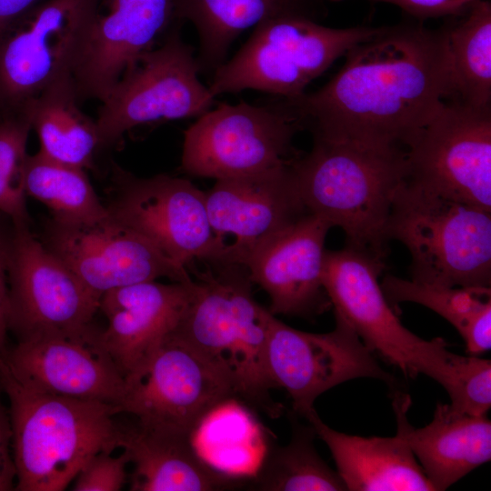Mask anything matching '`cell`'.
Here are the masks:
<instances>
[{
  "label": "cell",
  "mask_w": 491,
  "mask_h": 491,
  "mask_svg": "<svg viewBox=\"0 0 491 491\" xmlns=\"http://www.w3.org/2000/svg\"><path fill=\"white\" fill-rule=\"evenodd\" d=\"M31 130L25 112L0 115V213L15 226H30L25 190V164Z\"/></svg>",
  "instance_id": "cell-31"
},
{
  "label": "cell",
  "mask_w": 491,
  "mask_h": 491,
  "mask_svg": "<svg viewBox=\"0 0 491 491\" xmlns=\"http://www.w3.org/2000/svg\"><path fill=\"white\" fill-rule=\"evenodd\" d=\"M98 14L73 77L80 101L102 102L124 72L174 22L172 0H109Z\"/></svg>",
  "instance_id": "cell-21"
},
{
  "label": "cell",
  "mask_w": 491,
  "mask_h": 491,
  "mask_svg": "<svg viewBox=\"0 0 491 491\" xmlns=\"http://www.w3.org/2000/svg\"><path fill=\"white\" fill-rule=\"evenodd\" d=\"M314 428L292 421L286 446L271 444L250 487L261 491H345L346 485L317 453Z\"/></svg>",
  "instance_id": "cell-30"
},
{
  "label": "cell",
  "mask_w": 491,
  "mask_h": 491,
  "mask_svg": "<svg viewBox=\"0 0 491 491\" xmlns=\"http://www.w3.org/2000/svg\"><path fill=\"white\" fill-rule=\"evenodd\" d=\"M331 227L308 213L265 239L249 256L245 266L252 283L269 296L273 315L311 317L331 305L322 281Z\"/></svg>",
  "instance_id": "cell-18"
},
{
  "label": "cell",
  "mask_w": 491,
  "mask_h": 491,
  "mask_svg": "<svg viewBox=\"0 0 491 491\" xmlns=\"http://www.w3.org/2000/svg\"><path fill=\"white\" fill-rule=\"evenodd\" d=\"M304 417L328 446L346 490H435L408 445L397 435L363 437L341 433L326 425L315 408Z\"/></svg>",
  "instance_id": "cell-24"
},
{
  "label": "cell",
  "mask_w": 491,
  "mask_h": 491,
  "mask_svg": "<svg viewBox=\"0 0 491 491\" xmlns=\"http://www.w3.org/2000/svg\"><path fill=\"white\" fill-rule=\"evenodd\" d=\"M290 167L308 213L342 228L346 246L385 260L392 202L407 177L406 149L313 136Z\"/></svg>",
  "instance_id": "cell-4"
},
{
  "label": "cell",
  "mask_w": 491,
  "mask_h": 491,
  "mask_svg": "<svg viewBox=\"0 0 491 491\" xmlns=\"http://www.w3.org/2000/svg\"><path fill=\"white\" fill-rule=\"evenodd\" d=\"M291 162L252 175L217 179L205 192L218 246L215 262L245 266L265 239L308 214L297 191Z\"/></svg>",
  "instance_id": "cell-17"
},
{
  "label": "cell",
  "mask_w": 491,
  "mask_h": 491,
  "mask_svg": "<svg viewBox=\"0 0 491 491\" xmlns=\"http://www.w3.org/2000/svg\"><path fill=\"white\" fill-rule=\"evenodd\" d=\"M73 75L45 88L25 108L36 133L42 154L57 162L83 168L95 166L100 150L95 120L78 105Z\"/></svg>",
  "instance_id": "cell-26"
},
{
  "label": "cell",
  "mask_w": 491,
  "mask_h": 491,
  "mask_svg": "<svg viewBox=\"0 0 491 491\" xmlns=\"http://www.w3.org/2000/svg\"><path fill=\"white\" fill-rule=\"evenodd\" d=\"M313 93L284 98L312 136L406 147L453 96L446 29L411 19L381 26Z\"/></svg>",
  "instance_id": "cell-1"
},
{
  "label": "cell",
  "mask_w": 491,
  "mask_h": 491,
  "mask_svg": "<svg viewBox=\"0 0 491 491\" xmlns=\"http://www.w3.org/2000/svg\"><path fill=\"white\" fill-rule=\"evenodd\" d=\"M40 241L99 297L115 288L161 277L193 281L185 266L110 215L88 223L50 218Z\"/></svg>",
  "instance_id": "cell-16"
},
{
  "label": "cell",
  "mask_w": 491,
  "mask_h": 491,
  "mask_svg": "<svg viewBox=\"0 0 491 491\" xmlns=\"http://www.w3.org/2000/svg\"><path fill=\"white\" fill-rule=\"evenodd\" d=\"M100 330L77 336L18 341L5 350L12 366L38 386L59 396L121 406L125 377L99 343Z\"/></svg>",
  "instance_id": "cell-19"
},
{
  "label": "cell",
  "mask_w": 491,
  "mask_h": 491,
  "mask_svg": "<svg viewBox=\"0 0 491 491\" xmlns=\"http://www.w3.org/2000/svg\"><path fill=\"white\" fill-rule=\"evenodd\" d=\"M380 286L392 306L413 302L446 319L461 335L471 356L491 348L490 286H446L395 276H386Z\"/></svg>",
  "instance_id": "cell-27"
},
{
  "label": "cell",
  "mask_w": 491,
  "mask_h": 491,
  "mask_svg": "<svg viewBox=\"0 0 491 491\" xmlns=\"http://www.w3.org/2000/svg\"><path fill=\"white\" fill-rule=\"evenodd\" d=\"M336 327L325 334L295 329L271 314L266 350L274 387L284 388L293 411L304 416L323 393L346 381L371 377L396 385L351 326L335 314Z\"/></svg>",
  "instance_id": "cell-15"
},
{
  "label": "cell",
  "mask_w": 491,
  "mask_h": 491,
  "mask_svg": "<svg viewBox=\"0 0 491 491\" xmlns=\"http://www.w3.org/2000/svg\"><path fill=\"white\" fill-rule=\"evenodd\" d=\"M204 264L202 271L186 267L196 277L195 293L172 332L230 376L238 400L276 417L282 406L270 396L266 358L272 313L255 300L245 266Z\"/></svg>",
  "instance_id": "cell-5"
},
{
  "label": "cell",
  "mask_w": 491,
  "mask_h": 491,
  "mask_svg": "<svg viewBox=\"0 0 491 491\" xmlns=\"http://www.w3.org/2000/svg\"><path fill=\"white\" fill-rule=\"evenodd\" d=\"M406 155L408 181L491 213V106L444 101Z\"/></svg>",
  "instance_id": "cell-13"
},
{
  "label": "cell",
  "mask_w": 491,
  "mask_h": 491,
  "mask_svg": "<svg viewBox=\"0 0 491 491\" xmlns=\"http://www.w3.org/2000/svg\"><path fill=\"white\" fill-rule=\"evenodd\" d=\"M5 215L0 218V352L5 348L8 327V257L13 224Z\"/></svg>",
  "instance_id": "cell-34"
},
{
  "label": "cell",
  "mask_w": 491,
  "mask_h": 491,
  "mask_svg": "<svg viewBox=\"0 0 491 491\" xmlns=\"http://www.w3.org/2000/svg\"><path fill=\"white\" fill-rule=\"evenodd\" d=\"M339 2L344 0H328ZM386 3L398 6L412 19L424 22L438 17H453L463 15L476 0H366Z\"/></svg>",
  "instance_id": "cell-33"
},
{
  "label": "cell",
  "mask_w": 491,
  "mask_h": 491,
  "mask_svg": "<svg viewBox=\"0 0 491 491\" xmlns=\"http://www.w3.org/2000/svg\"><path fill=\"white\" fill-rule=\"evenodd\" d=\"M118 447L134 464L130 490H223L239 481L209 466L195 451L193 438L140 425H120Z\"/></svg>",
  "instance_id": "cell-23"
},
{
  "label": "cell",
  "mask_w": 491,
  "mask_h": 491,
  "mask_svg": "<svg viewBox=\"0 0 491 491\" xmlns=\"http://www.w3.org/2000/svg\"><path fill=\"white\" fill-rule=\"evenodd\" d=\"M386 235L409 251L412 280L446 286H490V212L406 179L395 194Z\"/></svg>",
  "instance_id": "cell-6"
},
{
  "label": "cell",
  "mask_w": 491,
  "mask_h": 491,
  "mask_svg": "<svg viewBox=\"0 0 491 491\" xmlns=\"http://www.w3.org/2000/svg\"><path fill=\"white\" fill-rule=\"evenodd\" d=\"M0 352V388L9 402L15 489L62 491L85 464L118 447L117 406L51 393Z\"/></svg>",
  "instance_id": "cell-3"
},
{
  "label": "cell",
  "mask_w": 491,
  "mask_h": 491,
  "mask_svg": "<svg viewBox=\"0 0 491 491\" xmlns=\"http://www.w3.org/2000/svg\"><path fill=\"white\" fill-rule=\"evenodd\" d=\"M15 466L12 450V429L9 412L0 398V491L14 489Z\"/></svg>",
  "instance_id": "cell-35"
},
{
  "label": "cell",
  "mask_w": 491,
  "mask_h": 491,
  "mask_svg": "<svg viewBox=\"0 0 491 491\" xmlns=\"http://www.w3.org/2000/svg\"><path fill=\"white\" fill-rule=\"evenodd\" d=\"M303 130L280 97L266 105L220 103L184 132L180 169L215 180L252 175L289 164Z\"/></svg>",
  "instance_id": "cell-10"
},
{
  "label": "cell",
  "mask_w": 491,
  "mask_h": 491,
  "mask_svg": "<svg viewBox=\"0 0 491 491\" xmlns=\"http://www.w3.org/2000/svg\"><path fill=\"white\" fill-rule=\"evenodd\" d=\"M396 435L408 445L435 490H446L491 458V422L486 415L454 412L437 403L433 420L415 428L407 420L408 395L392 397Z\"/></svg>",
  "instance_id": "cell-22"
},
{
  "label": "cell",
  "mask_w": 491,
  "mask_h": 491,
  "mask_svg": "<svg viewBox=\"0 0 491 491\" xmlns=\"http://www.w3.org/2000/svg\"><path fill=\"white\" fill-rule=\"evenodd\" d=\"M37 0H0V35L19 20Z\"/></svg>",
  "instance_id": "cell-36"
},
{
  "label": "cell",
  "mask_w": 491,
  "mask_h": 491,
  "mask_svg": "<svg viewBox=\"0 0 491 491\" xmlns=\"http://www.w3.org/2000/svg\"><path fill=\"white\" fill-rule=\"evenodd\" d=\"M105 206L115 220L185 268L218 258L205 192L187 179L165 174L138 177L114 165Z\"/></svg>",
  "instance_id": "cell-14"
},
{
  "label": "cell",
  "mask_w": 491,
  "mask_h": 491,
  "mask_svg": "<svg viewBox=\"0 0 491 491\" xmlns=\"http://www.w3.org/2000/svg\"><path fill=\"white\" fill-rule=\"evenodd\" d=\"M102 0H46L0 35V115L23 113L57 80L73 75Z\"/></svg>",
  "instance_id": "cell-9"
},
{
  "label": "cell",
  "mask_w": 491,
  "mask_h": 491,
  "mask_svg": "<svg viewBox=\"0 0 491 491\" xmlns=\"http://www.w3.org/2000/svg\"><path fill=\"white\" fill-rule=\"evenodd\" d=\"M8 327L18 341L85 334L100 297L50 252L29 225H13L8 257Z\"/></svg>",
  "instance_id": "cell-12"
},
{
  "label": "cell",
  "mask_w": 491,
  "mask_h": 491,
  "mask_svg": "<svg viewBox=\"0 0 491 491\" xmlns=\"http://www.w3.org/2000/svg\"><path fill=\"white\" fill-rule=\"evenodd\" d=\"M384 260L348 246L326 250L322 281L335 314L345 319L365 346L406 376L425 375L447 392L455 412L478 410L491 399V363L456 355L446 340H426L409 331L386 300L378 276Z\"/></svg>",
  "instance_id": "cell-2"
},
{
  "label": "cell",
  "mask_w": 491,
  "mask_h": 491,
  "mask_svg": "<svg viewBox=\"0 0 491 491\" xmlns=\"http://www.w3.org/2000/svg\"><path fill=\"white\" fill-rule=\"evenodd\" d=\"M195 282L156 280L110 290L100 297L99 311L107 326L99 343L128 377L147 362L175 327L195 293Z\"/></svg>",
  "instance_id": "cell-20"
},
{
  "label": "cell",
  "mask_w": 491,
  "mask_h": 491,
  "mask_svg": "<svg viewBox=\"0 0 491 491\" xmlns=\"http://www.w3.org/2000/svg\"><path fill=\"white\" fill-rule=\"evenodd\" d=\"M323 0H172L174 21L191 23L199 41L200 73H214L246 30L283 15L317 21Z\"/></svg>",
  "instance_id": "cell-25"
},
{
  "label": "cell",
  "mask_w": 491,
  "mask_h": 491,
  "mask_svg": "<svg viewBox=\"0 0 491 491\" xmlns=\"http://www.w3.org/2000/svg\"><path fill=\"white\" fill-rule=\"evenodd\" d=\"M25 190L59 222L88 223L109 215L85 169L53 160L40 151L26 156Z\"/></svg>",
  "instance_id": "cell-29"
},
{
  "label": "cell",
  "mask_w": 491,
  "mask_h": 491,
  "mask_svg": "<svg viewBox=\"0 0 491 491\" xmlns=\"http://www.w3.org/2000/svg\"><path fill=\"white\" fill-rule=\"evenodd\" d=\"M125 381L121 414L133 415L144 426L191 438L217 407L237 399L230 376L172 331Z\"/></svg>",
  "instance_id": "cell-11"
},
{
  "label": "cell",
  "mask_w": 491,
  "mask_h": 491,
  "mask_svg": "<svg viewBox=\"0 0 491 491\" xmlns=\"http://www.w3.org/2000/svg\"><path fill=\"white\" fill-rule=\"evenodd\" d=\"M444 25L453 96L465 104L491 106V4L476 0Z\"/></svg>",
  "instance_id": "cell-28"
},
{
  "label": "cell",
  "mask_w": 491,
  "mask_h": 491,
  "mask_svg": "<svg viewBox=\"0 0 491 491\" xmlns=\"http://www.w3.org/2000/svg\"><path fill=\"white\" fill-rule=\"evenodd\" d=\"M380 28H333L303 15L266 20L256 25L235 55L213 73L208 89L215 97L244 90L284 98L299 96L348 49Z\"/></svg>",
  "instance_id": "cell-7"
},
{
  "label": "cell",
  "mask_w": 491,
  "mask_h": 491,
  "mask_svg": "<svg viewBox=\"0 0 491 491\" xmlns=\"http://www.w3.org/2000/svg\"><path fill=\"white\" fill-rule=\"evenodd\" d=\"M174 21L164 42L143 53L114 85L95 120L100 150L116 145L142 125L199 117L215 104L200 74L194 48Z\"/></svg>",
  "instance_id": "cell-8"
},
{
  "label": "cell",
  "mask_w": 491,
  "mask_h": 491,
  "mask_svg": "<svg viewBox=\"0 0 491 491\" xmlns=\"http://www.w3.org/2000/svg\"><path fill=\"white\" fill-rule=\"evenodd\" d=\"M113 451L103 450L93 456L75 476L72 490L118 491L125 483L127 454L112 456Z\"/></svg>",
  "instance_id": "cell-32"
}]
</instances>
